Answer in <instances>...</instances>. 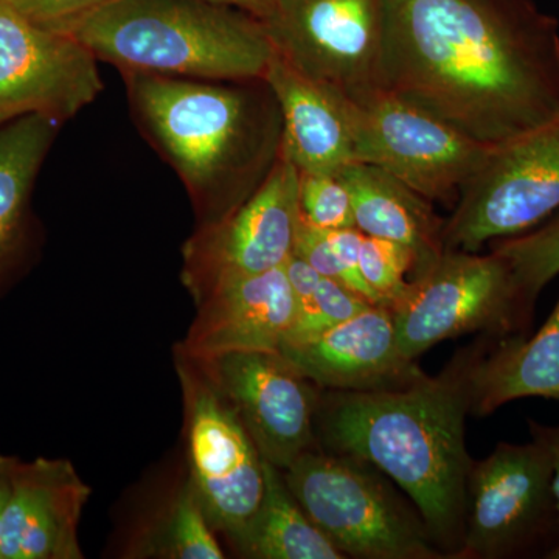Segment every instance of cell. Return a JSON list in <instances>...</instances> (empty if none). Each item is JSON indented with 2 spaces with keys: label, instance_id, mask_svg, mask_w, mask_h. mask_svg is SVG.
I'll list each match as a JSON object with an SVG mask.
<instances>
[{
  "label": "cell",
  "instance_id": "6da1fadb",
  "mask_svg": "<svg viewBox=\"0 0 559 559\" xmlns=\"http://www.w3.org/2000/svg\"><path fill=\"white\" fill-rule=\"evenodd\" d=\"M384 79L498 145L559 109V22L533 0H384Z\"/></svg>",
  "mask_w": 559,
  "mask_h": 559
},
{
  "label": "cell",
  "instance_id": "7a4b0ae2",
  "mask_svg": "<svg viewBox=\"0 0 559 559\" xmlns=\"http://www.w3.org/2000/svg\"><path fill=\"white\" fill-rule=\"evenodd\" d=\"M474 347L455 353L437 377L403 388L320 399L316 433L330 451L370 463L417 507L444 557H457L468 511L474 460L466 450Z\"/></svg>",
  "mask_w": 559,
  "mask_h": 559
},
{
  "label": "cell",
  "instance_id": "3957f363",
  "mask_svg": "<svg viewBox=\"0 0 559 559\" xmlns=\"http://www.w3.org/2000/svg\"><path fill=\"white\" fill-rule=\"evenodd\" d=\"M121 75L140 130L178 173L201 226L226 218L270 175L283 119L266 81Z\"/></svg>",
  "mask_w": 559,
  "mask_h": 559
},
{
  "label": "cell",
  "instance_id": "277c9868",
  "mask_svg": "<svg viewBox=\"0 0 559 559\" xmlns=\"http://www.w3.org/2000/svg\"><path fill=\"white\" fill-rule=\"evenodd\" d=\"M66 33L121 73L264 80L275 55L260 17L212 0H109Z\"/></svg>",
  "mask_w": 559,
  "mask_h": 559
},
{
  "label": "cell",
  "instance_id": "5b68a950",
  "mask_svg": "<svg viewBox=\"0 0 559 559\" xmlns=\"http://www.w3.org/2000/svg\"><path fill=\"white\" fill-rule=\"evenodd\" d=\"M282 474L301 510L345 558H447L417 507L370 463L312 448Z\"/></svg>",
  "mask_w": 559,
  "mask_h": 559
},
{
  "label": "cell",
  "instance_id": "8992f818",
  "mask_svg": "<svg viewBox=\"0 0 559 559\" xmlns=\"http://www.w3.org/2000/svg\"><path fill=\"white\" fill-rule=\"evenodd\" d=\"M401 355L417 360L440 342L463 334H527L535 305L522 293L509 261L488 253L444 249L390 307Z\"/></svg>",
  "mask_w": 559,
  "mask_h": 559
},
{
  "label": "cell",
  "instance_id": "52a82bcc",
  "mask_svg": "<svg viewBox=\"0 0 559 559\" xmlns=\"http://www.w3.org/2000/svg\"><path fill=\"white\" fill-rule=\"evenodd\" d=\"M559 210V109L549 119L489 146L444 219V249L479 252L524 234Z\"/></svg>",
  "mask_w": 559,
  "mask_h": 559
},
{
  "label": "cell",
  "instance_id": "ba28073f",
  "mask_svg": "<svg viewBox=\"0 0 559 559\" xmlns=\"http://www.w3.org/2000/svg\"><path fill=\"white\" fill-rule=\"evenodd\" d=\"M263 22L280 57L348 102L388 91L384 0H277Z\"/></svg>",
  "mask_w": 559,
  "mask_h": 559
},
{
  "label": "cell",
  "instance_id": "9c48e42d",
  "mask_svg": "<svg viewBox=\"0 0 559 559\" xmlns=\"http://www.w3.org/2000/svg\"><path fill=\"white\" fill-rule=\"evenodd\" d=\"M355 160L377 165L430 202H457L488 145L390 91L349 102Z\"/></svg>",
  "mask_w": 559,
  "mask_h": 559
},
{
  "label": "cell",
  "instance_id": "30bf717a",
  "mask_svg": "<svg viewBox=\"0 0 559 559\" xmlns=\"http://www.w3.org/2000/svg\"><path fill=\"white\" fill-rule=\"evenodd\" d=\"M186 404L191 484L213 530L237 544L264 495V459L229 401L193 359L176 352Z\"/></svg>",
  "mask_w": 559,
  "mask_h": 559
},
{
  "label": "cell",
  "instance_id": "8fae6325",
  "mask_svg": "<svg viewBox=\"0 0 559 559\" xmlns=\"http://www.w3.org/2000/svg\"><path fill=\"white\" fill-rule=\"evenodd\" d=\"M300 224V171L280 151L274 167L245 204L202 224L183 246L182 282L197 305L234 280L285 266Z\"/></svg>",
  "mask_w": 559,
  "mask_h": 559
},
{
  "label": "cell",
  "instance_id": "7c38bea8",
  "mask_svg": "<svg viewBox=\"0 0 559 559\" xmlns=\"http://www.w3.org/2000/svg\"><path fill=\"white\" fill-rule=\"evenodd\" d=\"M549 455L532 440L499 443L474 462L468 477V511L457 557H521L559 527Z\"/></svg>",
  "mask_w": 559,
  "mask_h": 559
},
{
  "label": "cell",
  "instance_id": "4fadbf2b",
  "mask_svg": "<svg viewBox=\"0 0 559 559\" xmlns=\"http://www.w3.org/2000/svg\"><path fill=\"white\" fill-rule=\"evenodd\" d=\"M193 360L229 401L261 457L272 466L285 471L316 448L320 388L282 353H227Z\"/></svg>",
  "mask_w": 559,
  "mask_h": 559
},
{
  "label": "cell",
  "instance_id": "5bb4252c",
  "mask_svg": "<svg viewBox=\"0 0 559 559\" xmlns=\"http://www.w3.org/2000/svg\"><path fill=\"white\" fill-rule=\"evenodd\" d=\"M97 57L0 0V127L24 116L72 119L102 94Z\"/></svg>",
  "mask_w": 559,
  "mask_h": 559
},
{
  "label": "cell",
  "instance_id": "9a60e30c",
  "mask_svg": "<svg viewBox=\"0 0 559 559\" xmlns=\"http://www.w3.org/2000/svg\"><path fill=\"white\" fill-rule=\"evenodd\" d=\"M280 353L320 389L370 392L403 388L425 371L401 355L395 320L384 305H369L310 340Z\"/></svg>",
  "mask_w": 559,
  "mask_h": 559
},
{
  "label": "cell",
  "instance_id": "2e32d148",
  "mask_svg": "<svg viewBox=\"0 0 559 559\" xmlns=\"http://www.w3.org/2000/svg\"><path fill=\"white\" fill-rule=\"evenodd\" d=\"M91 488L68 460L11 463L0 559H81L79 524Z\"/></svg>",
  "mask_w": 559,
  "mask_h": 559
},
{
  "label": "cell",
  "instance_id": "e0dca14e",
  "mask_svg": "<svg viewBox=\"0 0 559 559\" xmlns=\"http://www.w3.org/2000/svg\"><path fill=\"white\" fill-rule=\"evenodd\" d=\"M197 307L189 334L176 348L193 359L280 352L296 323V299L285 266L224 283Z\"/></svg>",
  "mask_w": 559,
  "mask_h": 559
},
{
  "label": "cell",
  "instance_id": "ac0fdd59",
  "mask_svg": "<svg viewBox=\"0 0 559 559\" xmlns=\"http://www.w3.org/2000/svg\"><path fill=\"white\" fill-rule=\"evenodd\" d=\"M264 81L283 119L282 150L300 173L337 175L355 160L349 102L275 51Z\"/></svg>",
  "mask_w": 559,
  "mask_h": 559
},
{
  "label": "cell",
  "instance_id": "d6986e66",
  "mask_svg": "<svg viewBox=\"0 0 559 559\" xmlns=\"http://www.w3.org/2000/svg\"><path fill=\"white\" fill-rule=\"evenodd\" d=\"M471 414L488 417L514 400L559 401V297L533 336H485L469 369Z\"/></svg>",
  "mask_w": 559,
  "mask_h": 559
},
{
  "label": "cell",
  "instance_id": "ffe728a7",
  "mask_svg": "<svg viewBox=\"0 0 559 559\" xmlns=\"http://www.w3.org/2000/svg\"><path fill=\"white\" fill-rule=\"evenodd\" d=\"M337 176L352 198L356 229L414 250L418 274L443 253L444 219L437 215L433 202L366 162H352Z\"/></svg>",
  "mask_w": 559,
  "mask_h": 559
},
{
  "label": "cell",
  "instance_id": "44dd1931",
  "mask_svg": "<svg viewBox=\"0 0 559 559\" xmlns=\"http://www.w3.org/2000/svg\"><path fill=\"white\" fill-rule=\"evenodd\" d=\"M235 547L245 557L257 559L345 558L301 510L282 471L266 460L263 499Z\"/></svg>",
  "mask_w": 559,
  "mask_h": 559
},
{
  "label": "cell",
  "instance_id": "7402d4cb",
  "mask_svg": "<svg viewBox=\"0 0 559 559\" xmlns=\"http://www.w3.org/2000/svg\"><path fill=\"white\" fill-rule=\"evenodd\" d=\"M57 123L33 114L0 127V267L20 241L33 183Z\"/></svg>",
  "mask_w": 559,
  "mask_h": 559
},
{
  "label": "cell",
  "instance_id": "603a6c76",
  "mask_svg": "<svg viewBox=\"0 0 559 559\" xmlns=\"http://www.w3.org/2000/svg\"><path fill=\"white\" fill-rule=\"evenodd\" d=\"M285 271L296 299V323L285 344L310 340L373 305L340 282L323 277L299 257L294 255Z\"/></svg>",
  "mask_w": 559,
  "mask_h": 559
},
{
  "label": "cell",
  "instance_id": "cb8c5ba5",
  "mask_svg": "<svg viewBox=\"0 0 559 559\" xmlns=\"http://www.w3.org/2000/svg\"><path fill=\"white\" fill-rule=\"evenodd\" d=\"M509 261L522 293L536 305L543 289L559 275V210L524 234L489 242Z\"/></svg>",
  "mask_w": 559,
  "mask_h": 559
},
{
  "label": "cell",
  "instance_id": "d4e9b609",
  "mask_svg": "<svg viewBox=\"0 0 559 559\" xmlns=\"http://www.w3.org/2000/svg\"><path fill=\"white\" fill-rule=\"evenodd\" d=\"M362 240L364 234L356 227L320 230L300 218L294 255L310 264L312 270L323 277L340 282L345 288L355 290L364 299L373 304L359 272Z\"/></svg>",
  "mask_w": 559,
  "mask_h": 559
},
{
  "label": "cell",
  "instance_id": "484cf974",
  "mask_svg": "<svg viewBox=\"0 0 559 559\" xmlns=\"http://www.w3.org/2000/svg\"><path fill=\"white\" fill-rule=\"evenodd\" d=\"M151 544L154 554L162 558H224L191 480L176 496L157 540H151Z\"/></svg>",
  "mask_w": 559,
  "mask_h": 559
},
{
  "label": "cell",
  "instance_id": "4316f807",
  "mask_svg": "<svg viewBox=\"0 0 559 559\" xmlns=\"http://www.w3.org/2000/svg\"><path fill=\"white\" fill-rule=\"evenodd\" d=\"M418 266L414 250L399 242L364 235L359 272L374 305L390 308L399 301L412 280L417 277Z\"/></svg>",
  "mask_w": 559,
  "mask_h": 559
},
{
  "label": "cell",
  "instance_id": "83f0119b",
  "mask_svg": "<svg viewBox=\"0 0 559 559\" xmlns=\"http://www.w3.org/2000/svg\"><path fill=\"white\" fill-rule=\"evenodd\" d=\"M300 218L320 230L355 227L352 198L340 176L300 173Z\"/></svg>",
  "mask_w": 559,
  "mask_h": 559
},
{
  "label": "cell",
  "instance_id": "f1b7e54d",
  "mask_svg": "<svg viewBox=\"0 0 559 559\" xmlns=\"http://www.w3.org/2000/svg\"><path fill=\"white\" fill-rule=\"evenodd\" d=\"M17 13L50 31L68 32L72 25L109 0H5Z\"/></svg>",
  "mask_w": 559,
  "mask_h": 559
},
{
  "label": "cell",
  "instance_id": "f546056e",
  "mask_svg": "<svg viewBox=\"0 0 559 559\" xmlns=\"http://www.w3.org/2000/svg\"><path fill=\"white\" fill-rule=\"evenodd\" d=\"M530 436L532 440L538 441L540 447L546 450L549 455L551 471V487H554L555 500H557L558 518H559V425L549 426L540 425L538 421H528ZM547 558L559 559V543L547 555Z\"/></svg>",
  "mask_w": 559,
  "mask_h": 559
},
{
  "label": "cell",
  "instance_id": "4dcf8cb0",
  "mask_svg": "<svg viewBox=\"0 0 559 559\" xmlns=\"http://www.w3.org/2000/svg\"><path fill=\"white\" fill-rule=\"evenodd\" d=\"M212 2L235 7V9L246 11V13L253 14V16L260 17L263 21L270 16L277 0H212Z\"/></svg>",
  "mask_w": 559,
  "mask_h": 559
},
{
  "label": "cell",
  "instance_id": "1f68e13d",
  "mask_svg": "<svg viewBox=\"0 0 559 559\" xmlns=\"http://www.w3.org/2000/svg\"><path fill=\"white\" fill-rule=\"evenodd\" d=\"M11 463L13 459L0 457V535H2L3 516L11 495Z\"/></svg>",
  "mask_w": 559,
  "mask_h": 559
}]
</instances>
